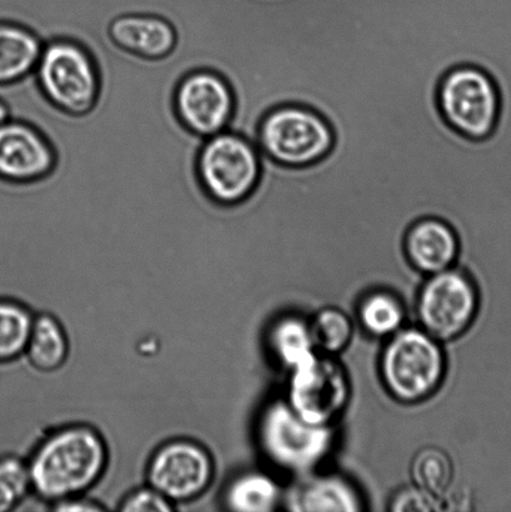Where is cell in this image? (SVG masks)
Masks as SVG:
<instances>
[{
  "instance_id": "obj_1",
  "label": "cell",
  "mask_w": 511,
  "mask_h": 512,
  "mask_svg": "<svg viewBox=\"0 0 511 512\" xmlns=\"http://www.w3.org/2000/svg\"><path fill=\"white\" fill-rule=\"evenodd\" d=\"M108 449L92 426L69 425L50 433L27 461L32 493L50 505L85 495L107 469Z\"/></svg>"
},
{
  "instance_id": "obj_2",
  "label": "cell",
  "mask_w": 511,
  "mask_h": 512,
  "mask_svg": "<svg viewBox=\"0 0 511 512\" xmlns=\"http://www.w3.org/2000/svg\"><path fill=\"white\" fill-rule=\"evenodd\" d=\"M260 453L273 468L297 478L315 473L337 443L335 426L307 423L285 399L265 404L255 428Z\"/></svg>"
},
{
  "instance_id": "obj_3",
  "label": "cell",
  "mask_w": 511,
  "mask_h": 512,
  "mask_svg": "<svg viewBox=\"0 0 511 512\" xmlns=\"http://www.w3.org/2000/svg\"><path fill=\"white\" fill-rule=\"evenodd\" d=\"M379 374L384 388L399 403H423L437 393L447 374L442 343L423 329L403 328L384 345Z\"/></svg>"
},
{
  "instance_id": "obj_4",
  "label": "cell",
  "mask_w": 511,
  "mask_h": 512,
  "mask_svg": "<svg viewBox=\"0 0 511 512\" xmlns=\"http://www.w3.org/2000/svg\"><path fill=\"white\" fill-rule=\"evenodd\" d=\"M255 144L274 163L302 168L327 157L334 147V132L317 110L285 103L268 110L260 119Z\"/></svg>"
},
{
  "instance_id": "obj_5",
  "label": "cell",
  "mask_w": 511,
  "mask_h": 512,
  "mask_svg": "<svg viewBox=\"0 0 511 512\" xmlns=\"http://www.w3.org/2000/svg\"><path fill=\"white\" fill-rule=\"evenodd\" d=\"M34 77L48 102L64 113L84 115L97 104V63L89 50L73 39L58 38L44 43Z\"/></svg>"
},
{
  "instance_id": "obj_6",
  "label": "cell",
  "mask_w": 511,
  "mask_h": 512,
  "mask_svg": "<svg viewBox=\"0 0 511 512\" xmlns=\"http://www.w3.org/2000/svg\"><path fill=\"white\" fill-rule=\"evenodd\" d=\"M197 175L213 202L238 204L257 188L262 175V154L253 140L225 129L203 140L197 157Z\"/></svg>"
},
{
  "instance_id": "obj_7",
  "label": "cell",
  "mask_w": 511,
  "mask_h": 512,
  "mask_svg": "<svg viewBox=\"0 0 511 512\" xmlns=\"http://www.w3.org/2000/svg\"><path fill=\"white\" fill-rule=\"evenodd\" d=\"M440 114L455 132L480 140L493 133L500 113V93L492 75L472 64L457 65L440 79Z\"/></svg>"
},
{
  "instance_id": "obj_8",
  "label": "cell",
  "mask_w": 511,
  "mask_h": 512,
  "mask_svg": "<svg viewBox=\"0 0 511 512\" xmlns=\"http://www.w3.org/2000/svg\"><path fill=\"white\" fill-rule=\"evenodd\" d=\"M480 310L477 284L457 268L428 276L419 291V328L440 343L460 338L472 328Z\"/></svg>"
},
{
  "instance_id": "obj_9",
  "label": "cell",
  "mask_w": 511,
  "mask_h": 512,
  "mask_svg": "<svg viewBox=\"0 0 511 512\" xmlns=\"http://www.w3.org/2000/svg\"><path fill=\"white\" fill-rule=\"evenodd\" d=\"M352 386L344 366L333 355L318 351L289 371L285 401L307 423L335 426L347 409Z\"/></svg>"
},
{
  "instance_id": "obj_10",
  "label": "cell",
  "mask_w": 511,
  "mask_h": 512,
  "mask_svg": "<svg viewBox=\"0 0 511 512\" xmlns=\"http://www.w3.org/2000/svg\"><path fill=\"white\" fill-rule=\"evenodd\" d=\"M148 485L174 505L189 503L208 490L214 479V461L203 445L177 439L160 446L150 459Z\"/></svg>"
},
{
  "instance_id": "obj_11",
  "label": "cell",
  "mask_w": 511,
  "mask_h": 512,
  "mask_svg": "<svg viewBox=\"0 0 511 512\" xmlns=\"http://www.w3.org/2000/svg\"><path fill=\"white\" fill-rule=\"evenodd\" d=\"M174 107L185 129L207 139L229 129L235 109L233 89L217 72L195 70L180 80Z\"/></svg>"
},
{
  "instance_id": "obj_12",
  "label": "cell",
  "mask_w": 511,
  "mask_h": 512,
  "mask_svg": "<svg viewBox=\"0 0 511 512\" xmlns=\"http://www.w3.org/2000/svg\"><path fill=\"white\" fill-rule=\"evenodd\" d=\"M54 165L52 144L34 125L13 118L0 124V178L32 183L47 177Z\"/></svg>"
},
{
  "instance_id": "obj_13",
  "label": "cell",
  "mask_w": 511,
  "mask_h": 512,
  "mask_svg": "<svg viewBox=\"0 0 511 512\" xmlns=\"http://www.w3.org/2000/svg\"><path fill=\"white\" fill-rule=\"evenodd\" d=\"M402 250L414 270L430 276L454 268L462 254V244L448 222L425 217L407 229Z\"/></svg>"
},
{
  "instance_id": "obj_14",
  "label": "cell",
  "mask_w": 511,
  "mask_h": 512,
  "mask_svg": "<svg viewBox=\"0 0 511 512\" xmlns=\"http://www.w3.org/2000/svg\"><path fill=\"white\" fill-rule=\"evenodd\" d=\"M108 34L124 52L144 59L167 57L177 45L173 25L155 14L120 15L109 24Z\"/></svg>"
},
{
  "instance_id": "obj_15",
  "label": "cell",
  "mask_w": 511,
  "mask_h": 512,
  "mask_svg": "<svg viewBox=\"0 0 511 512\" xmlns=\"http://www.w3.org/2000/svg\"><path fill=\"white\" fill-rule=\"evenodd\" d=\"M290 493L288 509L295 512H359L365 509L362 494L352 481L334 473H315L299 478Z\"/></svg>"
},
{
  "instance_id": "obj_16",
  "label": "cell",
  "mask_w": 511,
  "mask_h": 512,
  "mask_svg": "<svg viewBox=\"0 0 511 512\" xmlns=\"http://www.w3.org/2000/svg\"><path fill=\"white\" fill-rule=\"evenodd\" d=\"M269 354L280 368L292 371L318 353L310 321L298 315H283L269 325Z\"/></svg>"
},
{
  "instance_id": "obj_17",
  "label": "cell",
  "mask_w": 511,
  "mask_h": 512,
  "mask_svg": "<svg viewBox=\"0 0 511 512\" xmlns=\"http://www.w3.org/2000/svg\"><path fill=\"white\" fill-rule=\"evenodd\" d=\"M44 42L23 25L0 22V85L19 82L37 68Z\"/></svg>"
},
{
  "instance_id": "obj_18",
  "label": "cell",
  "mask_w": 511,
  "mask_h": 512,
  "mask_svg": "<svg viewBox=\"0 0 511 512\" xmlns=\"http://www.w3.org/2000/svg\"><path fill=\"white\" fill-rule=\"evenodd\" d=\"M223 503L230 511L270 512L282 504V489L272 475L263 471H245L229 481Z\"/></svg>"
},
{
  "instance_id": "obj_19",
  "label": "cell",
  "mask_w": 511,
  "mask_h": 512,
  "mask_svg": "<svg viewBox=\"0 0 511 512\" xmlns=\"http://www.w3.org/2000/svg\"><path fill=\"white\" fill-rule=\"evenodd\" d=\"M25 354L30 364L44 373L62 368L68 359L69 343L62 324L54 316H34Z\"/></svg>"
},
{
  "instance_id": "obj_20",
  "label": "cell",
  "mask_w": 511,
  "mask_h": 512,
  "mask_svg": "<svg viewBox=\"0 0 511 512\" xmlns=\"http://www.w3.org/2000/svg\"><path fill=\"white\" fill-rule=\"evenodd\" d=\"M358 320L365 333L388 339L404 328L405 308L397 295L385 290L372 291L358 305Z\"/></svg>"
},
{
  "instance_id": "obj_21",
  "label": "cell",
  "mask_w": 511,
  "mask_h": 512,
  "mask_svg": "<svg viewBox=\"0 0 511 512\" xmlns=\"http://www.w3.org/2000/svg\"><path fill=\"white\" fill-rule=\"evenodd\" d=\"M413 485L440 499L452 500L455 479L453 460L443 449L427 446L415 454L410 465Z\"/></svg>"
},
{
  "instance_id": "obj_22",
  "label": "cell",
  "mask_w": 511,
  "mask_h": 512,
  "mask_svg": "<svg viewBox=\"0 0 511 512\" xmlns=\"http://www.w3.org/2000/svg\"><path fill=\"white\" fill-rule=\"evenodd\" d=\"M34 315L24 305L0 300V363L25 354Z\"/></svg>"
},
{
  "instance_id": "obj_23",
  "label": "cell",
  "mask_w": 511,
  "mask_h": 512,
  "mask_svg": "<svg viewBox=\"0 0 511 512\" xmlns=\"http://www.w3.org/2000/svg\"><path fill=\"white\" fill-rule=\"evenodd\" d=\"M310 326H312L315 345L320 353L335 356L343 353L352 343L353 321L343 310L332 308V306L319 310L310 321Z\"/></svg>"
},
{
  "instance_id": "obj_24",
  "label": "cell",
  "mask_w": 511,
  "mask_h": 512,
  "mask_svg": "<svg viewBox=\"0 0 511 512\" xmlns=\"http://www.w3.org/2000/svg\"><path fill=\"white\" fill-rule=\"evenodd\" d=\"M32 494L27 461L17 456L0 459V512L12 511Z\"/></svg>"
},
{
  "instance_id": "obj_25",
  "label": "cell",
  "mask_w": 511,
  "mask_h": 512,
  "mask_svg": "<svg viewBox=\"0 0 511 512\" xmlns=\"http://www.w3.org/2000/svg\"><path fill=\"white\" fill-rule=\"evenodd\" d=\"M389 509L395 512H435L450 510V505L447 500L440 499L413 485L398 491L390 501Z\"/></svg>"
},
{
  "instance_id": "obj_26",
  "label": "cell",
  "mask_w": 511,
  "mask_h": 512,
  "mask_svg": "<svg viewBox=\"0 0 511 512\" xmlns=\"http://www.w3.org/2000/svg\"><path fill=\"white\" fill-rule=\"evenodd\" d=\"M124 512H172L175 505L152 486H144L129 493L119 505Z\"/></svg>"
},
{
  "instance_id": "obj_27",
  "label": "cell",
  "mask_w": 511,
  "mask_h": 512,
  "mask_svg": "<svg viewBox=\"0 0 511 512\" xmlns=\"http://www.w3.org/2000/svg\"><path fill=\"white\" fill-rule=\"evenodd\" d=\"M52 510L58 512H95L103 511L104 508L97 501L85 498V495H80L52 504Z\"/></svg>"
},
{
  "instance_id": "obj_28",
  "label": "cell",
  "mask_w": 511,
  "mask_h": 512,
  "mask_svg": "<svg viewBox=\"0 0 511 512\" xmlns=\"http://www.w3.org/2000/svg\"><path fill=\"white\" fill-rule=\"evenodd\" d=\"M10 119V112L8 105L4 103V100L0 98V124L7 122Z\"/></svg>"
}]
</instances>
